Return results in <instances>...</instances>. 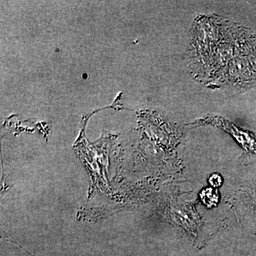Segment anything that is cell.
<instances>
[{"label":"cell","instance_id":"obj_1","mask_svg":"<svg viewBox=\"0 0 256 256\" xmlns=\"http://www.w3.org/2000/svg\"><path fill=\"white\" fill-rule=\"evenodd\" d=\"M210 182L214 186H218L220 184L222 180L218 175L214 174L210 176Z\"/></svg>","mask_w":256,"mask_h":256}]
</instances>
